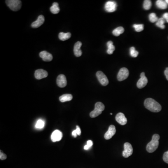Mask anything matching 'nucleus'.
Here are the masks:
<instances>
[{
  "instance_id": "obj_1",
  "label": "nucleus",
  "mask_w": 168,
  "mask_h": 168,
  "mask_svg": "<svg viewBox=\"0 0 168 168\" xmlns=\"http://www.w3.org/2000/svg\"><path fill=\"white\" fill-rule=\"evenodd\" d=\"M144 105L147 109L152 112L158 113L162 109L161 105L152 98L146 99L144 101Z\"/></svg>"
},
{
  "instance_id": "obj_2",
  "label": "nucleus",
  "mask_w": 168,
  "mask_h": 168,
  "mask_svg": "<svg viewBox=\"0 0 168 168\" xmlns=\"http://www.w3.org/2000/svg\"><path fill=\"white\" fill-rule=\"evenodd\" d=\"M160 136L158 134H155L153 135L152 140L147 144L146 150L149 153H153L156 150L159 146V140L160 139Z\"/></svg>"
},
{
  "instance_id": "obj_3",
  "label": "nucleus",
  "mask_w": 168,
  "mask_h": 168,
  "mask_svg": "<svg viewBox=\"0 0 168 168\" xmlns=\"http://www.w3.org/2000/svg\"><path fill=\"white\" fill-rule=\"evenodd\" d=\"M105 109V106L102 103L98 102L95 104L94 109L90 113L91 118H95L102 114V112Z\"/></svg>"
},
{
  "instance_id": "obj_4",
  "label": "nucleus",
  "mask_w": 168,
  "mask_h": 168,
  "mask_svg": "<svg viewBox=\"0 0 168 168\" xmlns=\"http://www.w3.org/2000/svg\"><path fill=\"white\" fill-rule=\"evenodd\" d=\"M6 4L12 10L14 11H18L22 7V2L19 0H7Z\"/></svg>"
},
{
  "instance_id": "obj_5",
  "label": "nucleus",
  "mask_w": 168,
  "mask_h": 168,
  "mask_svg": "<svg viewBox=\"0 0 168 168\" xmlns=\"http://www.w3.org/2000/svg\"><path fill=\"white\" fill-rule=\"evenodd\" d=\"M96 77L98 78L99 83L103 86H106L109 83L108 79L106 75L102 71H97L96 73Z\"/></svg>"
},
{
  "instance_id": "obj_6",
  "label": "nucleus",
  "mask_w": 168,
  "mask_h": 168,
  "mask_svg": "<svg viewBox=\"0 0 168 168\" xmlns=\"http://www.w3.org/2000/svg\"><path fill=\"white\" fill-rule=\"evenodd\" d=\"M124 150L123 152L124 158H127L132 155L133 152V148L132 145L128 142H126L124 145Z\"/></svg>"
},
{
  "instance_id": "obj_7",
  "label": "nucleus",
  "mask_w": 168,
  "mask_h": 168,
  "mask_svg": "<svg viewBox=\"0 0 168 168\" xmlns=\"http://www.w3.org/2000/svg\"><path fill=\"white\" fill-rule=\"evenodd\" d=\"M129 76V71L126 68H122L119 71L117 75V79L119 81L124 80Z\"/></svg>"
},
{
  "instance_id": "obj_8",
  "label": "nucleus",
  "mask_w": 168,
  "mask_h": 168,
  "mask_svg": "<svg viewBox=\"0 0 168 168\" xmlns=\"http://www.w3.org/2000/svg\"><path fill=\"white\" fill-rule=\"evenodd\" d=\"M117 4L115 1H108L105 4V9L108 12H113L116 10Z\"/></svg>"
},
{
  "instance_id": "obj_9",
  "label": "nucleus",
  "mask_w": 168,
  "mask_h": 168,
  "mask_svg": "<svg viewBox=\"0 0 168 168\" xmlns=\"http://www.w3.org/2000/svg\"><path fill=\"white\" fill-rule=\"evenodd\" d=\"M116 127L114 125H111L109 127L108 130L104 135V138L106 140H109L112 138L116 133Z\"/></svg>"
},
{
  "instance_id": "obj_10",
  "label": "nucleus",
  "mask_w": 168,
  "mask_h": 168,
  "mask_svg": "<svg viewBox=\"0 0 168 168\" xmlns=\"http://www.w3.org/2000/svg\"><path fill=\"white\" fill-rule=\"evenodd\" d=\"M57 84L60 88H64L67 85L66 77L64 74H60L57 78Z\"/></svg>"
},
{
  "instance_id": "obj_11",
  "label": "nucleus",
  "mask_w": 168,
  "mask_h": 168,
  "mask_svg": "<svg viewBox=\"0 0 168 168\" xmlns=\"http://www.w3.org/2000/svg\"><path fill=\"white\" fill-rule=\"evenodd\" d=\"M48 75L47 71L42 69H37L35 72V78L37 79L46 78L48 76Z\"/></svg>"
},
{
  "instance_id": "obj_12",
  "label": "nucleus",
  "mask_w": 168,
  "mask_h": 168,
  "mask_svg": "<svg viewBox=\"0 0 168 168\" xmlns=\"http://www.w3.org/2000/svg\"><path fill=\"white\" fill-rule=\"evenodd\" d=\"M116 120L117 122L120 125H126L127 123V119L126 118L125 115L122 113H117L116 116Z\"/></svg>"
},
{
  "instance_id": "obj_13",
  "label": "nucleus",
  "mask_w": 168,
  "mask_h": 168,
  "mask_svg": "<svg viewBox=\"0 0 168 168\" xmlns=\"http://www.w3.org/2000/svg\"><path fill=\"white\" fill-rule=\"evenodd\" d=\"M63 134L62 132L58 130H56L51 134V139L53 142H56L60 141L62 138Z\"/></svg>"
},
{
  "instance_id": "obj_14",
  "label": "nucleus",
  "mask_w": 168,
  "mask_h": 168,
  "mask_svg": "<svg viewBox=\"0 0 168 168\" xmlns=\"http://www.w3.org/2000/svg\"><path fill=\"white\" fill-rule=\"evenodd\" d=\"M39 56L46 62H50L53 59L52 55L46 51H41L39 53Z\"/></svg>"
},
{
  "instance_id": "obj_15",
  "label": "nucleus",
  "mask_w": 168,
  "mask_h": 168,
  "mask_svg": "<svg viewBox=\"0 0 168 168\" xmlns=\"http://www.w3.org/2000/svg\"><path fill=\"white\" fill-rule=\"evenodd\" d=\"M82 43L80 42H77L75 43L74 47V51L75 56L77 57H79L82 54V52L80 50L82 46Z\"/></svg>"
},
{
  "instance_id": "obj_16",
  "label": "nucleus",
  "mask_w": 168,
  "mask_h": 168,
  "mask_svg": "<svg viewBox=\"0 0 168 168\" xmlns=\"http://www.w3.org/2000/svg\"><path fill=\"white\" fill-rule=\"evenodd\" d=\"M44 22V17L43 15H40L38 17L37 20L32 24V27L33 28H37L41 26Z\"/></svg>"
},
{
  "instance_id": "obj_17",
  "label": "nucleus",
  "mask_w": 168,
  "mask_h": 168,
  "mask_svg": "<svg viewBox=\"0 0 168 168\" xmlns=\"http://www.w3.org/2000/svg\"><path fill=\"white\" fill-rule=\"evenodd\" d=\"M148 82V80L145 76L144 77H141L139 79V80L138 81L137 83V86L138 88H142L147 85Z\"/></svg>"
},
{
  "instance_id": "obj_18",
  "label": "nucleus",
  "mask_w": 168,
  "mask_h": 168,
  "mask_svg": "<svg viewBox=\"0 0 168 168\" xmlns=\"http://www.w3.org/2000/svg\"><path fill=\"white\" fill-rule=\"evenodd\" d=\"M72 95L71 94H65L61 96L59 98L60 101L61 102H65L71 101L72 99Z\"/></svg>"
},
{
  "instance_id": "obj_19",
  "label": "nucleus",
  "mask_w": 168,
  "mask_h": 168,
  "mask_svg": "<svg viewBox=\"0 0 168 168\" xmlns=\"http://www.w3.org/2000/svg\"><path fill=\"white\" fill-rule=\"evenodd\" d=\"M156 5L160 9H165L168 8V4L165 1L158 0L156 1Z\"/></svg>"
},
{
  "instance_id": "obj_20",
  "label": "nucleus",
  "mask_w": 168,
  "mask_h": 168,
  "mask_svg": "<svg viewBox=\"0 0 168 168\" xmlns=\"http://www.w3.org/2000/svg\"><path fill=\"white\" fill-rule=\"evenodd\" d=\"M106 45L107 46V53L109 55L112 54L115 50V46L113 45V42L111 41H108L106 43Z\"/></svg>"
},
{
  "instance_id": "obj_21",
  "label": "nucleus",
  "mask_w": 168,
  "mask_h": 168,
  "mask_svg": "<svg viewBox=\"0 0 168 168\" xmlns=\"http://www.w3.org/2000/svg\"><path fill=\"white\" fill-rule=\"evenodd\" d=\"M71 37V34L69 32H60L58 35V37L61 41H65Z\"/></svg>"
},
{
  "instance_id": "obj_22",
  "label": "nucleus",
  "mask_w": 168,
  "mask_h": 168,
  "mask_svg": "<svg viewBox=\"0 0 168 168\" xmlns=\"http://www.w3.org/2000/svg\"><path fill=\"white\" fill-rule=\"evenodd\" d=\"M50 11L52 14H58L60 11V8L58 7V3L54 2L52 6L50 8Z\"/></svg>"
},
{
  "instance_id": "obj_23",
  "label": "nucleus",
  "mask_w": 168,
  "mask_h": 168,
  "mask_svg": "<svg viewBox=\"0 0 168 168\" xmlns=\"http://www.w3.org/2000/svg\"><path fill=\"white\" fill-rule=\"evenodd\" d=\"M124 32V28L122 27H119L116 28L113 31V34L115 36H119L120 34H123Z\"/></svg>"
},
{
  "instance_id": "obj_24",
  "label": "nucleus",
  "mask_w": 168,
  "mask_h": 168,
  "mask_svg": "<svg viewBox=\"0 0 168 168\" xmlns=\"http://www.w3.org/2000/svg\"><path fill=\"white\" fill-rule=\"evenodd\" d=\"M164 19L162 18H160L159 19L158 22H156V25L158 27L162 29H164L165 27L164 25Z\"/></svg>"
},
{
  "instance_id": "obj_25",
  "label": "nucleus",
  "mask_w": 168,
  "mask_h": 168,
  "mask_svg": "<svg viewBox=\"0 0 168 168\" xmlns=\"http://www.w3.org/2000/svg\"><path fill=\"white\" fill-rule=\"evenodd\" d=\"M149 20L151 22H157L158 20V18L156 16V14L155 13H152L149 14Z\"/></svg>"
},
{
  "instance_id": "obj_26",
  "label": "nucleus",
  "mask_w": 168,
  "mask_h": 168,
  "mask_svg": "<svg viewBox=\"0 0 168 168\" xmlns=\"http://www.w3.org/2000/svg\"><path fill=\"white\" fill-rule=\"evenodd\" d=\"M152 6V2L150 0H145L144 1V8L145 10L150 9Z\"/></svg>"
},
{
  "instance_id": "obj_27",
  "label": "nucleus",
  "mask_w": 168,
  "mask_h": 168,
  "mask_svg": "<svg viewBox=\"0 0 168 168\" xmlns=\"http://www.w3.org/2000/svg\"><path fill=\"white\" fill-rule=\"evenodd\" d=\"M139 52L135 50L134 47H132L130 49V54L131 56L133 57H136L138 55Z\"/></svg>"
},
{
  "instance_id": "obj_28",
  "label": "nucleus",
  "mask_w": 168,
  "mask_h": 168,
  "mask_svg": "<svg viewBox=\"0 0 168 168\" xmlns=\"http://www.w3.org/2000/svg\"><path fill=\"white\" fill-rule=\"evenodd\" d=\"M135 31L136 32H141L144 29V25L143 24H134L133 25Z\"/></svg>"
},
{
  "instance_id": "obj_29",
  "label": "nucleus",
  "mask_w": 168,
  "mask_h": 168,
  "mask_svg": "<svg viewBox=\"0 0 168 168\" xmlns=\"http://www.w3.org/2000/svg\"><path fill=\"white\" fill-rule=\"evenodd\" d=\"M44 125V123L43 120H39L37 121L36 124V127L37 128L41 129V128H43Z\"/></svg>"
},
{
  "instance_id": "obj_30",
  "label": "nucleus",
  "mask_w": 168,
  "mask_h": 168,
  "mask_svg": "<svg viewBox=\"0 0 168 168\" xmlns=\"http://www.w3.org/2000/svg\"><path fill=\"white\" fill-rule=\"evenodd\" d=\"M92 145H93V142H92V141L91 140H88V141H87V144L84 146V149L88 150V149H89V148L92 146Z\"/></svg>"
},
{
  "instance_id": "obj_31",
  "label": "nucleus",
  "mask_w": 168,
  "mask_h": 168,
  "mask_svg": "<svg viewBox=\"0 0 168 168\" xmlns=\"http://www.w3.org/2000/svg\"><path fill=\"white\" fill-rule=\"evenodd\" d=\"M163 160L166 163L168 164V151L165 152L163 154Z\"/></svg>"
},
{
  "instance_id": "obj_32",
  "label": "nucleus",
  "mask_w": 168,
  "mask_h": 168,
  "mask_svg": "<svg viewBox=\"0 0 168 168\" xmlns=\"http://www.w3.org/2000/svg\"><path fill=\"white\" fill-rule=\"evenodd\" d=\"M6 158H7V155H6V154L3 153L2 151H1V152H0V159L1 160H5Z\"/></svg>"
},
{
  "instance_id": "obj_33",
  "label": "nucleus",
  "mask_w": 168,
  "mask_h": 168,
  "mask_svg": "<svg viewBox=\"0 0 168 168\" xmlns=\"http://www.w3.org/2000/svg\"><path fill=\"white\" fill-rule=\"evenodd\" d=\"M76 132H77V134L78 135H80L81 131L80 128L79 127V126H77L76 127V129L75 130Z\"/></svg>"
},
{
  "instance_id": "obj_34",
  "label": "nucleus",
  "mask_w": 168,
  "mask_h": 168,
  "mask_svg": "<svg viewBox=\"0 0 168 168\" xmlns=\"http://www.w3.org/2000/svg\"><path fill=\"white\" fill-rule=\"evenodd\" d=\"M162 18L168 22V13H165L163 14Z\"/></svg>"
},
{
  "instance_id": "obj_35",
  "label": "nucleus",
  "mask_w": 168,
  "mask_h": 168,
  "mask_svg": "<svg viewBox=\"0 0 168 168\" xmlns=\"http://www.w3.org/2000/svg\"><path fill=\"white\" fill-rule=\"evenodd\" d=\"M164 74L165 75L166 79H167L168 80V67H167L166 68L165 70L164 71Z\"/></svg>"
},
{
  "instance_id": "obj_36",
  "label": "nucleus",
  "mask_w": 168,
  "mask_h": 168,
  "mask_svg": "<svg viewBox=\"0 0 168 168\" xmlns=\"http://www.w3.org/2000/svg\"><path fill=\"white\" fill-rule=\"evenodd\" d=\"M72 136H74V137L76 138L77 137V136L78 134H77V132H76V130L73 131L72 132Z\"/></svg>"
},
{
  "instance_id": "obj_37",
  "label": "nucleus",
  "mask_w": 168,
  "mask_h": 168,
  "mask_svg": "<svg viewBox=\"0 0 168 168\" xmlns=\"http://www.w3.org/2000/svg\"><path fill=\"white\" fill-rule=\"evenodd\" d=\"M165 1L167 3V4H168V0H166Z\"/></svg>"
}]
</instances>
